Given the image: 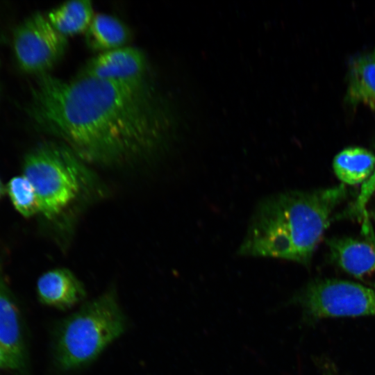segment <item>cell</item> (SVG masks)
Instances as JSON below:
<instances>
[{
  "mask_svg": "<svg viewBox=\"0 0 375 375\" xmlns=\"http://www.w3.org/2000/svg\"><path fill=\"white\" fill-rule=\"evenodd\" d=\"M28 112L80 158L111 162L149 153L166 129L165 116L146 80L124 82L83 74L67 80L47 74L33 85Z\"/></svg>",
  "mask_w": 375,
  "mask_h": 375,
  "instance_id": "1",
  "label": "cell"
},
{
  "mask_svg": "<svg viewBox=\"0 0 375 375\" xmlns=\"http://www.w3.org/2000/svg\"><path fill=\"white\" fill-rule=\"evenodd\" d=\"M347 194L345 185L342 183L266 197L256 208L238 253L308 265L330 225L333 212Z\"/></svg>",
  "mask_w": 375,
  "mask_h": 375,
  "instance_id": "2",
  "label": "cell"
},
{
  "mask_svg": "<svg viewBox=\"0 0 375 375\" xmlns=\"http://www.w3.org/2000/svg\"><path fill=\"white\" fill-rule=\"evenodd\" d=\"M115 291L108 290L59 323L53 336L56 367L68 372L92 361L126 328Z\"/></svg>",
  "mask_w": 375,
  "mask_h": 375,
  "instance_id": "3",
  "label": "cell"
},
{
  "mask_svg": "<svg viewBox=\"0 0 375 375\" xmlns=\"http://www.w3.org/2000/svg\"><path fill=\"white\" fill-rule=\"evenodd\" d=\"M67 146L46 143L25 157L24 176L33 186L40 212L47 219L58 217L81 196L87 169Z\"/></svg>",
  "mask_w": 375,
  "mask_h": 375,
  "instance_id": "4",
  "label": "cell"
},
{
  "mask_svg": "<svg viewBox=\"0 0 375 375\" xmlns=\"http://www.w3.org/2000/svg\"><path fill=\"white\" fill-rule=\"evenodd\" d=\"M298 306L306 323L327 317H375V289L338 279L313 281L284 306Z\"/></svg>",
  "mask_w": 375,
  "mask_h": 375,
  "instance_id": "5",
  "label": "cell"
},
{
  "mask_svg": "<svg viewBox=\"0 0 375 375\" xmlns=\"http://www.w3.org/2000/svg\"><path fill=\"white\" fill-rule=\"evenodd\" d=\"M67 46V37L41 12L25 19L13 34L16 60L21 69L28 74H47L62 56Z\"/></svg>",
  "mask_w": 375,
  "mask_h": 375,
  "instance_id": "6",
  "label": "cell"
},
{
  "mask_svg": "<svg viewBox=\"0 0 375 375\" xmlns=\"http://www.w3.org/2000/svg\"><path fill=\"white\" fill-rule=\"evenodd\" d=\"M0 346L9 358L11 369L26 375L28 357L23 319L18 304L1 273Z\"/></svg>",
  "mask_w": 375,
  "mask_h": 375,
  "instance_id": "7",
  "label": "cell"
},
{
  "mask_svg": "<svg viewBox=\"0 0 375 375\" xmlns=\"http://www.w3.org/2000/svg\"><path fill=\"white\" fill-rule=\"evenodd\" d=\"M147 68L142 51L123 46L101 52L86 64L81 74L110 81L140 82L145 81Z\"/></svg>",
  "mask_w": 375,
  "mask_h": 375,
  "instance_id": "8",
  "label": "cell"
},
{
  "mask_svg": "<svg viewBox=\"0 0 375 375\" xmlns=\"http://www.w3.org/2000/svg\"><path fill=\"white\" fill-rule=\"evenodd\" d=\"M328 246L341 269L375 289V240L336 238Z\"/></svg>",
  "mask_w": 375,
  "mask_h": 375,
  "instance_id": "9",
  "label": "cell"
},
{
  "mask_svg": "<svg viewBox=\"0 0 375 375\" xmlns=\"http://www.w3.org/2000/svg\"><path fill=\"white\" fill-rule=\"evenodd\" d=\"M36 291L42 303L60 310L72 308L86 295L83 284L63 267L43 273L37 281Z\"/></svg>",
  "mask_w": 375,
  "mask_h": 375,
  "instance_id": "10",
  "label": "cell"
},
{
  "mask_svg": "<svg viewBox=\"0 0 375 375\" xmlns=\"http://www.w3.org/2000/svg\"><path fill=\"white\" fill-rule=\"evenodd\" d=\"M333 168L342 184H363L375 170V156L362 147H348L334 157Z\"/></svg>",
  "mask_w": 375,
  "mask_h": 375,
  "instance_id": "11",
  "label": "cell"
},
{
  "mask_svg": "<svg viewBox=\"0 0 375 375\" xmlns=\"http://www.w3.org/2000/svg\"><path fill=\"white\" fill-rule=\"evenodd\" d=\"M129 38L130 31L125 24L106 13L94 14L85 31L88 45L101 52L123 47Z\"/></svg>",
  "mask_w": 375,
  "mask_h": 375,
  "instance_id": "12",
  "label": "cell"
},
{
  "mask_svg": "<svg viewBox=\"0 0 375 375\" xmlns=\"http://www.w3.org/2000/svg\"><path fill=\"white\" fill-rule=\"evenodd\" d=\"M347 99L375 110V56L372 53L356 58L349 74Z\"/></svg>",
  "mask_w": 375,
  "mask_h": 375,
  "instance_id": "13",
  "label": "cell"
},
{
  "mask_svg": "<svg viewBox=\"0 0 375 375\" xmlns=\"http://www.w3.org/2000/svg\"><path fill=\"white\" fill-rule=\"evenodd\" d=\"M90 0L68 1L47 14L52 26L65 36L86 31L94 16Z\"/></svg>",
  "mask_w": 375,
  "mask_h": 375,
  "instance_id": "14",
  "label": "cell"
},
{
  "mask_svg": "<svg viewBox=\"0 0 375 375\" xmlns=\"http://www.w3.org/2000/svg\"><path fill=\"white\" fill-rule=\"evenodd\" d=\"M6 189L15 208L24 217H32L40 212L35 190L24 175L12 178Z\"/></svg>",
  "mask_w": 375,
  "mask_h": 375,
  "instance_id": "15",
  "label": "cell"
},
{
  "mask_svg": "<svg viewBox=\"0 0 375 375\" xmlns=\"http://www.w3.org/2000/svg\"><path fill=\"white\" fill-rule=\"evenodd\" d=\"M375 193V170L372 176L362 184L358 198L354 203V211L366 218V206Z\"/></svg>",
  "mask_w": 375,
  "mask_h": 375,
  "instance_id": "16",
  "label": "cell"
},
{
  "mask_svg": "<svg viewBox=\"0 0 375 375\" xmlns=\"http://www.w3.org/2000/svg\"><path fill=\"white\" fill-rule=\"evenodd\" d=\"M5 368L11 369L10 362L7 353L0 346V369Z\"/></svg>",
  "mask_w": 375,
  "mask_h": 375,
  "instance_id": "17",
  "label": "cell"
},
{
  "mask_svg": "<svg viewBox=\"0 0 375 375\" xmlns=\"http://www.w3.org/2000/svg\"><path fill=\"white\" fill-rule=\"evenodd\" d=\"M6 188H4L1 179H0V198L4 194Z\"/></svg>",
  "mask_w": 375,
  "mask_h": 375,
  "instance_id": "18",
  "label": "cell"
},
{
  "mask_svg": "<svg viewBox=\"0 0 375 375\" xmlns=\"http://www.w3.org/2000/svg\"><path fill=\"white\" fill-rule=\"evenodd\" d=\"M372 53H373L374 56H375V50L372 52Z\"/></svg>",
  "mask_w": 375,
  "mask_h": 375,
  "instance_id": "19",
  "label": "cell"
},
{
  "mask_svg": "<svg viewBox=\"0 0 375 375\" xmlns=\"http://www.w3.org/2000/svg\"><path fill=\"white\" fill-rule=\"evenodd\" d=\"M328 375H335V374H332L331 373H328Z\"/></svg>",
  "mask_w": 375,
  "mask_h": 375,
  "instance_id": "20",
  "label": "cell"
}]
</instances>
